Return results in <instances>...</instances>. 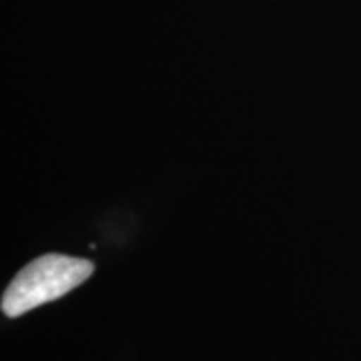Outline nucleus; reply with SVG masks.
Returning <instances> with one entry per match:
<instances>
[{
	"label": "nucleus",
	"mask_w": 361,
	"mask_h": 361,
	"mask_svg": "<svg viewBox=\"0 0 361 361\" xmlns=\"http://www.w3.org/2000/svg\"><path fill=\"white\" fill-rule=\"evenodd\" d=\"M94 265L87 259L49 253L30 261L16 273L2 295V313L18 317L44 303L56 301L92 275Z\"/></svg>",
	"instance_id": "nucleus-1"
}]
</instances>
